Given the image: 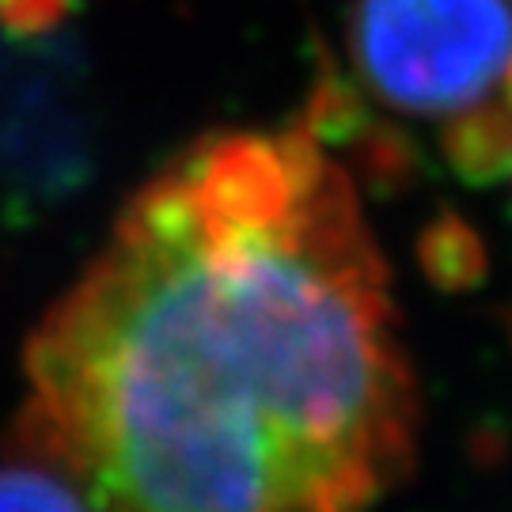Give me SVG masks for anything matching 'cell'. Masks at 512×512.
I'll use <instances>...</instances> for the list:
<instances>
[{
  "mask_svg": "<svg viewBox=\"0 0 512 512\" xmlns=\"http://www.w3.org/2000/svg\"><path fill=\"white\" fill-rule=\"evenodd\" d=\"M95 175L88 65L73 38L0 23V202L38 213Z\"/></svg>",
  "mask_w": 512,
  "mask_h": 512,
  "instance_id": "cell-3",
  "label": "cell"
},
{
  "mask_svg": "<svg viewBox=\"0 0 512 512\" xmlns=\"http://www.w3.org/2000/svg\"><path fill=\"white\" fill-rule=\"evenodd\" d=\"M501 80H505V95H501V107H505L512 114V65L505 69V76H501Z\"/></svg>",
  "mask_w": 512,
  "mask_h": 512,
  "instance_id": "cell-8",
  "label": "cell"
},
{
  "mask_svg": "<svg viewBox=\"0 0 512 512\" xmlns=\"http://www.w3.org/2000/svg\"><path fill=\"white\" fill-rule=\"evenodd\" d=\"M444 152L459 179L494 183L512 171V114L505 107L459 110V118L444 133Z\"/></svg>",
  "mask_w": 512,
  "mask_h": 512,
  "instance_id": "cell-4",
  "label": "cell"
},
{
  "mask_svg": "<svg viewBox=\"0 0 512 512\" xmlns=\"http://www.w3.org/2000/svg\"><path fill=\"white\" fill-rule=\"evenodd\" d=\"M69 12V0H0V23L19 35L54 31Z\"/></svg>",
  "mask_w": 512,
  "mask_h": 512,
  "instance_id": "cell-7",
  "label": "cell"
},
{
  "mask_svg": "<svg viewBox=\"0 0 512 512\" xmlns=\"http://www.w3.org/2000/svg\"><path fill=\"white\" fill-rule=\"evenodd\" d=\"M418 258L429 281L440 289H452V293L471 289L486 274V251L475 232L467 228V220L459 217H440L437 224H429L418 243Z\"/></svg>",
  "mask_w": 512,
  "mask_h": 512,
  "instance_id": "cell-6",
  "label": "cell"
},
{
  "mask_svg": "<svg viewBox=\"0 0 512 512\" xmlns=\"http://www.w3.org/2000/svg\"><path fill=\"white\" fill-rule=\"evenodd\" d=\"M349 54L391 107L456 114L512 65V0H357Z\"/></svg>",
  "mask_w": 512,
  "mask_h": 512,
  "instance_id": "cell-2",
  "label": "cell"
},
{
  "mask_svg": "<svg viewBox=\"0 0 512 512\" xmlns=\"http://www.w3.org/2000/svg\"><path fill=\"white\" fill-rule=\"evenodd\" d=\"M0 512H95L69 475L35 456L12 452L0 463Z\"/></svg>",
  "mask_w": 512,
  "mask_h": 512,
  "instance_id": "cell-5",
  "label": "cell"
},
{
  "mask_svg": "<svg viewBox=\"0 0 512 512\" xmlns=\"http://www.w3.org/2000/svg\"><path fill=\"white\" fill-rule=\"evenodd\" d=\"M414 444L387 266L308 126L209 137L133 194L12 429L95 512H372Z\"/></svg>",
  "mask_w": 512,
  "mask_h": 512,
  "instance_id": "cell-1",
  "label": "cell"
}]
</instances>
